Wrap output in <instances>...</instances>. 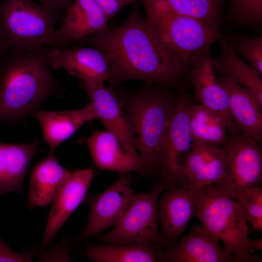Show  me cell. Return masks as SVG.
Returning <instances> with one entry per match:
<instances>
[{
    "mask_svg": "<svg viewBox=\"0 0 262 262\" xmlns=\"http://www.w3.org/2000/svg\"><path fill=\"white\" fill-rule=\"evenodd\" d=\"M126 19L112 29L82 40L106 55L109 65V86L139 80L144 83L178 88L188 68L157 41L143 18L137 1Z\"/></svg>",
    "mask_w": 262,
    "mask_h": 262,
    "instance_id": "1",
    "label": "cell"
},
{
    "mask_svg": "<svg viewBox=\"0 0 262 262\" xmlns=\"http://www.w3.org/2000/svg\"><path fill=\"white\" fill-rule=\"evenodd\" d=\"M7 52L0 63V121L14 123L56 95L59 84L42 49Z\"/></svg>",
    "mask_w": 262,
    "mask_h": 262,
    "instance_id": "2",
    "label": "cell"
},
{
    "mask_svg": "<svg viewBox=\"0 0 262 262\" xmlns=\"http://www.w3.org/2000/svg\"><path fill=\"white\" fill-rule=\"evenodd\" d=\"M175 88L144 83L134 90L115 91L135 139L141 175L160 173L163 145L176 97Z\"/></svg>",
    "mask_w": 262,
    "mask_h": 262,
    "instance_id": "3",
    "label": "cell"
},
{
    "mask_svg": "<svg viewBox=\"0 0 262 262\" xmlns=\"http://www.w3.org/2000/svg\"><path fill=\"white\" fill-rule=\"evenodd\" d=\"M187 187L201 225L223 242L226 252L236 262H261L254 251H262V238L248 237V224L237 200L210 186Z\"/></svg>",
    "mask_w": 262,
    "mask_h": 262,
    "instance_id": "4",
    "label": "cell"
},
{
    "mask_svg": "<svg viewBox=\"0 0 262 262\" xmlns=\"http://www.w3.org/2000/svg\"><path fill=\"white\" fill-rule=\"evenodd\" d=\"M149 31L159 44L188 68L222 37L221 30L175 11L165 0H140Z\"/></svg>",
    "mask_w": 262,
    "mask_h": 262,
    "instance_id": "5",
    "label": "cell"
},
{
    "mask_svg": "<svg viewBox=\"0 0 262 262\" xmlns=\"http://www.w3.org/2000/svg\"><path fill=\"white\" fill-rule=\"evenodd\" d=\"M62 18V13L36 0H1L0 38L8 50H38L47 45Z\"/></svg>",
    "mask_w": 262,
    "mask_h": 262,
    "instance_id": "6",
    "label": "cell"
},
{
    "mask_svg": "<svg viewBox=\"0 0 262 262\" xmlns=\"http://www.w3.org/2000/svg\"><path fill=\"white\" fill-rule=\"evenodd\" d=\"M224 172L220 183L213 187L234 199L262 181L261 144L246 134H229L221 147Z\"/></svg>",
    "mask_w": 262,
    "mask_h": 262,
    "instance_id": "7",
    "label": "cell"
},
{
    "mask_svg": "<svg viewBox=\"0 0 262 262\" xmlns=\"http://www.w3.org/2000/svg\"><path fill=\"white\" fill-rule=\"evenodd\" d=\"M159 189L135 193L121 216L108 232L96 236L100 243H145L163 248L158 227L157 204Z\"/></svg>",
    "mask_w": 262,
    "mask_h": 262,
    "instance_id": "8",
    "label": "cell"
},
{
    "mask_svg": "<svg viewBox=\"0 0 262 262\" xmlns=\"http://www.w3.org/2000/svg\"><path fill=\"white\" fill-rule=\"evenodd\" d=\"M192 102L186 90L180 86L163 145L161 178L155 187L162 192L182 186L181 165L193 142L189 121Z\"/></svg>",
    "mask_w": 262,
    "mask_h": 262,
    "instance_id": "9",
    "label": "cell"
},
{
    "mask_svg": "<svg viewBox=\"0 0 262 262\" xmlns=\"http://www.w3.org/2000/svg\"><path fill=\"white\" fill-rule=\"evenodd\" d=\"M131 172L120 174L108 188L86 196L89 206L86 223L79 235V242L96 237L117 222L135 193L132 188Z\"/></svg>",
    "mask_w": 262,
    "mask_h": 262,
    "instance_id": "10",
    "label": "cell"
},
{
    "mask_svg": "<svg viewBox=\"0 0 262 262\" xmlns=\"http://www.w3.org/2000/svg\"><path fill=\"white\" fill-rule=\"evenodd\" d=\"M186 77L193 88L197 103L220 114L227 123L229 134L240 133L229 112L227 92L216 78L210 50L192 62Z\"/></svg>",
    "mask_w": 262,
    "mask_h": 262,
    "instance_id": "11",
    "label": "cell"
},
{
    "mask_svg": "<svg viewBox=\"0 0 262 262\" xmlns=\"http://www.w3.org/2000/svg\"><path fill=\"white\" fill-rule=\"evenodd\" d=\"M108 17L94 0H76L66 10L60 27L47 45L64 48L86 36L106 31Z\"/></svg>",
    "mask_w": 262,
    "mask_h": 262,
    "instance_id": "12",
    "label": "cell"
},
{
    "mask_svg": "<svg viewBox=\"0 0 262 262\" xmlns=\"http://www.w3.org/2000/svg\"><path fill=\"white\" fill-rule=\"evenodd\" d=\"M158 258L161 262H236L217 237L196 224L175 245L159 250Z\"/></svg>",
    "mask_w": 262,
    "mask_h": 262,
    "instance_id": "13",
    "label": "cell"
},
{
    "mask_svg": "<svg viewBox=\"0 0 262 262\" xmlns=\"http://www.w3.org/2000/svg\"><path fill=\"white\" fill-rule=\"evenodd\" d=\"M195 213L196 205L187 187L166 190L160 194L157 218L163 249L178 242Z\"/></svg>",
    "mask_w": 262,
    "mask_h": 262,
    "instance_id": "14",
    "label": "cell"
},
{
    "mask_svg": "<svg viewBox=\"0 0 262 262\" xmlns=\"http://www.w3.org/2000/svg\"><path fill=\"white\" fill-rule=\"evenodd\" d=\"M96 115L106 130L115 134L127 148L136 150V142L121 101L114 88L103 82L80 81Z\"/></svg>",
    "mask_w": 262,
    "mask_h": 262,
    "instance_id": "15",
    "label": "cell"
},
{
    "mask_svg": "<svg viewBox=\"0 0 262 262\" xmlns=\"http://www.w3.org/2000/svg\"><path fill=\"white\" fill-rule=\"evenodd\" d=\"M47 57L51 68L64 69L80 81L104 83L109 79L107 58L103 52L95 48L53 47L48 52Z\"/></svg>",
    "mask_w": 262,
    "mask_h": 262,
    "instance_id": "16",
    "label": "cell"
},
{
    "mask_svg": "<svg viewBox=\"0 0 262 262\" xmlns=\"http://www.w3.org/2000/svg\"><path fill=\"white\" fill-rule=\"evenodd\" d=\"M93 176L91 168L70 173L52 202L41 239L42 246H46L53 240L63 225L84 200Z\"/></svg>",
    "mask_w": 262,
    "mask_h": 262,
    "instance_id": "17",
    "label": "cell"
},
{
    "mask_svg": "<svg viewBox=\"0 0 262 262\" xmlns=\"http://www.w3.org/2000/svg\"><path fill=\"white\" fill-rule=\"evenodd\" d=\"M80 142L87 146L94 164L101 170L120 174L140 171L141 160L137 150L126 147L108 130H94L90 136Z\"/></svg>",
    "mask_w": 262,
    "mask_h": 262,
    "instance_id": "18",
    "label": "cell"
},
{
    "mask_svg": "<svg viewBox=\"0 0 262 262\" xmlns=\"http://www.w3.org/2000/svg\"><path fill=\"white\" fill-rule=\"evenodd\" d=\"M224 172L221 147L193 142L181 165L182 186H217Z\"/></svg>",
    "mask_w": 262,
    "mask_h": 262,
    "instance_id": "19",
    "label": "cell"
},
{
    "mask_svg": "<svg viewBox=\"0 0 262 262\" xmlns=\"http://www.w3.org/2000/svg\"><path fill=\"white\" fill-rule=\"evenodd\" d=\"M33 114L39 122L43 139L50 152H54L56 147L71 137L84 123L97 119L90 103L77 110H37Z\"/></svg>",
    "mask_w": 262,
    "mask_h": 262,
    "instance_id": "20",
    "label": "cell"
},
{
    "mask_svg": "<svg viewBox=\"0 0 262 262\" xmlns=\"http://www.w3.org/2000/svg\"><path fill=\"white\" fill-rule=\"evenodd\" d=\"M70 173L59 163L54 152L49 151L31 173L27 196L28 208L32 210L50 204Z\"/></svg>",
    "mask_w": 262,
    "mask_h": 262,
    "instance_id": "21",
    "label": "cell"
},
{
    "mask_svg": "<svg viewBox=\"0 0 262 262\" xmlns=\"http://www.w3.org/2000/svg\"><path fill=\"white\" fill-rule=\"evenodd\" d=\"M219 41V53L212 57L215 72L245 89L262 109V75L243 60L226 37L222 36Z\"/></svg>",
    "mask_w": 262,
    "mask_h": 262,
    "instance_id": "22",
    "label": "cell"
},
{
    "mask_svg": "<svg viewBox=\"0 0 262 262\" xmlns=\"http://www.w3.org/2000/svg\"><path fill=\"white\" fill-rule=\"evenodd\" d=\"M39 150L36 141L22 144L0 142V194L23 193L29 166Z\"/></svg>",
    "mask_w": 262,
    "mask_h": 262,
    "instance_id": "23",
    "label": "cell"
},
{
    "mask_svg": "<svg viewBox=\"0 0 262 262\" xmlns=\"http://www.w3.org/2000/svg\"><path fill=\"white\" fill-rule=\"evenodd\" d=\"M228 96L229 110L241 132L262 144V109L250 94L230 79L223 76L218 80Z\"/></svg>",
    "mask_w": 262,
    "mask_h": 262,
    "instance_id": "24",
    "label": "cell"
},
{
    "mask_svg": "<svg viewBox=\"0 0 262 262\" xmlns=\"http://www.w3.org/2000/svg\"><path fill=\"white\" fill-rule=\"evenodd\" d=\"M84 255L98 262H157L160 248L145 243L84 244Z\"/></svg>",
    "mask_w": 262,
    "mask_h": 262,
    "instance_id": "25",
    "label": "cell"
},
{
    "mask_svg": "<svg viewBox=\"0 0 262 262\" xmlns=\"http://www.w3.org/2000/svg\"><path fill=\"white\" fill-rule=\"evenodd\" d=\"M189 121L193 142L221 147L229 135L224 118L198 103L192 102L190 105Z\"/></svg>",
    "mask_w": 262,
    "mask_h": 262,
    "instance_id": "26",
    "label": "cell"
},
{
    "mask_svg": "<svg viewBox=\"0 0 262 262\" xmlns=\"http://www.w3.org/2000/svg\"><path fill=\"white\" fill-rule=\"evenodd\" d=\"M175 11L221 30L225 0H165Z\"/></svg>",
    "mask_w": 262,
    "mask_h": 262,
    "instance_id": "27",
    "label": "cell"
},
{
    "mask_svg": "<svg viewBox=\"0 0 262 262\" xmlns=\"http://www.w3.org/2000/svg\"><path fill=\"white\" fill-rule=\"evenodd\" d=\"M227 0L226 19L230 27L261 30L262 0Z\"/></svg>",
    "mask_w": 262,
    "mask_h": 262,
    "instance_id": "28",
    "label": "cell"
},
{
    "mask_svg": "<svg viewBox=\"0 0 262 262\" xmlns=\"http://www.w3.org/2000/svg\"><path fill=\"white\" fill-rule=\"evenodd\" d=\"M226 38L238 54L262 75V36L232 33Z\"/></svg>",
    "mask_w": 262,
    "mask_h": 262,
    "instance_id": "29",
    "label": "cell"
},
{
    "mask_svg": "<svg viewBox=\"0 0 262 262\" xmlns=\"http://www.w3.org/2000/svg\"><path fill=\"white\" fill-rule=\"evenodd\" d=\"M235 199L239 203L247 224L254 231H262V187L247 189Z\"/></svg>",
    "mask_w": 262,
    "mask_h": 262,
    "instance_id": "30",
    "label": "cell"
},
{
    "mask_svg": "<svg viewBox=\"0 0 262 262\" xmlns=\"http://www.w3.org/2000/svg\"><path fill=\"white\" fill-rule=\"evenodd\" d=\"M36 255L34 249L22 252L15 251L0 237V262H31Z\"/></svg>",
    "mask_w": 262,
    "mask_h": 262,
    "instance_id": "31",
    "label": "cell"
},
{
    "mask_svg": "<svg viewBox=\"0 0 262 262\" xmlns=\"http://www.w3.org/2000/svg\"><path fill=\"white\" fill-rule=\"evenodd\" d=\"M109 19L115 16L123 8L133 4L137 0H94Z\"/></svg>",
    "mask_w": 262,
    "mask_h": 262,
    "instance_id": "32",
    "label": "cell"
},
{
    "mask_svg": "<svg viewBox=\"0 0 262 262\" xmlns=\"http://www.w3.org/2000/svg\"><path fill=\"white\" fill-rule=\"evenodd\" d=\"M45 6L59 12L65 13L73 2L72 0H36Z\"/></svg>",
    "mask_w": 262,
    "mask_h": 262,
    "instance_id": "33",
    "label": "cell"
},
{
    "mask_svg": "<svg viewBox=\"0 0 262 262\" xmlns=\"http://www.w3.org/2000/svg\"><path fill=\"white\" fill-rule=\"evenodd\" d=\"M8 50L7 47L0 38V61Z\"/></svg>",
    "mask_w": 262,
    "mask_h": 262,
    "instance_id": "34",
    "label": "cell"
},
{
    "mask_svg": "<svg viewBox=\"0 0 262 262\" xmlns=\"http://www.w3.org/2000/svg\"></svg>",
    "mask_w": 262,
    "mask_h": 262,
    "instance_id": "35",
    "label": "cell"
}]
</instances>
